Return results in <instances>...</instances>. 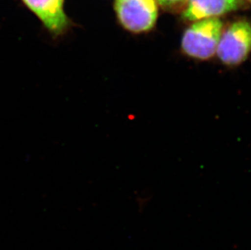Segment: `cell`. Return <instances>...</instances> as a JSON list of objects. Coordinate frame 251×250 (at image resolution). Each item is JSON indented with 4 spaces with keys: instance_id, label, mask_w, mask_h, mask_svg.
I'll list each match as a JSON object with an SVG mask.
<instances>
[{
    "instance_id": "277c9868",
    "label": "cell",
    "mask_w": 251,
    "mask_h": 250,
    "mask_svg": "<svg viewBox=\"0 0 251 250\" xmlns=\"http://www.w3.org/2000/svg\"><path fill=\"white\" fill-rule=\"evenodd\" d=\"M29 9L54 35L66 30L69 22L64 11V0H23Z\"/></svg>"
},
{
    "instance_id": "52a82bcc",
    "label": "cell",
    "mask_w": 251,
    "mask_h": 250,
    "mask_svg": "<svg viewBox=\"0 0 251 250\" xmlns=\"http://www.w3.org/2000/svg\"></svg>"
},
{
    "instance_id": "8992f818",
    "label": "cell",
    "mask_w": 251,
    "mask_h": 250,
    "mask_svg": "<svg viewBox=\"0 0 251 250\" xmlns=\"http://www.w3.org/2000/svg\"><path fill=\"white\" fill-rule=\"evenodd\" d=\"M159 4L161 5L163 7H173L176 5L180 4L183 2H185V0H155Z\"/></svg>"
},
{
    "instance_id": "7a4b0ae2",
    "label": "cell",
    "mask_w": 251,
    "mask_h": 250,
    "mask_svg": "<svg viewBox=\"0 0 251 250\" xmlns=\"http://www.w3.org/2000/svg\"><path fill=\"white\" fill-rule=\"evenodd\" d=\"M251 53V24L239 21L223 30L216 55L221 64L234 68L246 62Z\"/></svg>"
},
{
    "instance_id": "3957f363",
    "label": "cell",
    "mask_w": 251,
    "mask_h": 250,
    "mask_svg": "<svg viewBox=\"0 0 251 250\" xmlns=\"http://www.w3.org/2000/svg\"><path fill=\"white\" fill-rule=\"evenodd\" d=\"M116 11L124 28L132 33L151 30L158 17L155 0H116Z\"/></svg>"
},
{
    "instance_id": "6da1fadb",
    "label": "cell",
    "mask_w": 251,
    "mask_h": 250,
    "mask_svg": "<svg viewBox=\"0 0 251 250\" xmlns=\"http://www.w3.org/2000/svg\"><path fill=\"white\" fill-rule=\"evenodd\" d=\"M223 22L217 17L197 21L183 35V53L195 60L206 61L211 59L216 54L223 33Z\"/></svg>"
},
{
    "instance_id": "5b68a950",
    "label": "cell",
    "mask_w": 251,
    "mask_h": 250,
    "mask_svg": "<svg viewBox=\"0 0 251 250\" xmlns=\"http://www.w3.org/2000/svg\"><path fill=\"white\" fill-rule=\"evenodd\" d=\"M240 3V0H188L183 17L197 22L217 17L237 10Z\"/></svg>"
}]
</instances>
